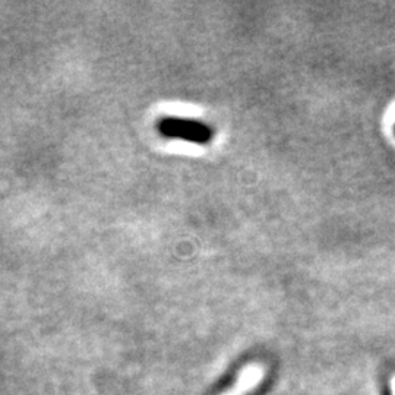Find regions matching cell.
<instances>
[{"label":"cell","instance_id":"6da1fadb","mask_svg":"<svg viewBox=\"0 0 395 395\" xmlns=\"http://www.w3.org/2000/svg\"><path fill=\"white\" fill-rule=\"evenodd\" d=\"M157 129L164 138L183 139L196 145H207L214 138L210 125L179 116H163L157 122Z\"/></svg>","mask_w":395,"mask_h":395}]
</instances>
